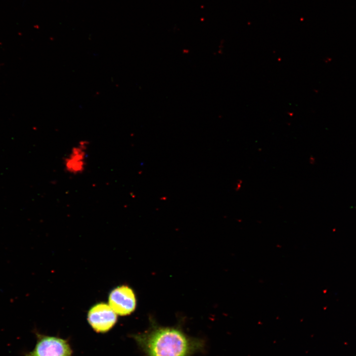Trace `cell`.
<instances>
[{"label":"cell","mask_w":356,"mask_h":356,"mask_svg":"<svg viewBox=\"0 0 356 356\" xmlns=\"http://www.w3.org/2000/svg\"><path fill=\"white\" fill-rule=\"evenodd\" d=\"M134 337L147 356H189L200 344L172 328H159Z\"/></svg>","instance_id":"6da1fadb"},{"label":"cell","mask_w":356,"mask_h":356,"mask_svg":"<svg viewBox=\"0 0 356 356\" xmlns=\"http://www.w3.org/2000/svg\"><path fill=\"white\" fill-rule=\"evenodd\" d=\"M37 343L34 349L26 356H71L72 350L63 339L36 333Z\"/></svg>","instance_id":"7a4b0ae2"},{"label":"cell","mask_w":356,"mask_h":356,"mask_svg":"<svg viewBox=\"0 0 356 356\" xmlns=\"http://www.w3.org/2000/svg\"><path fill=\"white\" fill-rule=\"evenodd\" d=\"M88 321L91 327L97 332L104 333L109 331L116 322V313L109 304L99 303L93 306L88 313Z\"/></svg>","instance_id":"3957f363"},{"label":"cell","mask_w":356,"mask_h":356,"mask_svg":"<svg viewBox=\"0 0 356 356\" xmlns=\"http://www.w3.org/2000/svg\"><path fill=\"white\" fill-rule=\"evenodd\" d=\"M108 303L117 314L127 315L135 310L136 298L131 288L126 285H121L111 291L108 297Z\"/></svg>","instance_id":"277c9868"},{"label":"cell","mask_w":356,"mask_h":356,"mask_svg":"<svg viewBox=\"0 0 356 356\" xmlns=\"http://www.w3.org/2000/svg\"><path fill=\"white\" fill-rule=\"evenodd\" d=\"M89 142L82 140L73 146L64 157V170L70 175L83 174L87 166Z\"/></svg>","instance_id":"5b68a950"}]
</instances>
